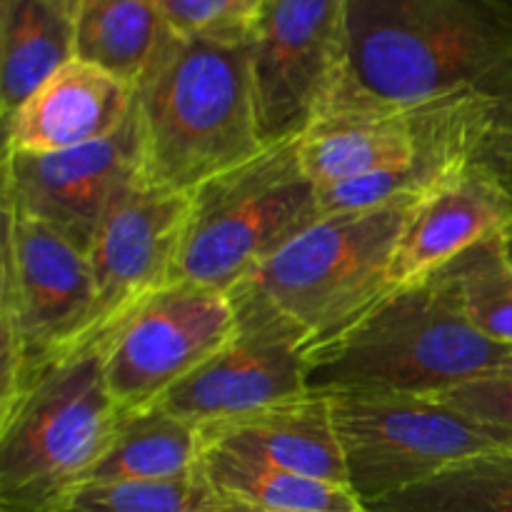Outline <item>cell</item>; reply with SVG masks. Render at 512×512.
I'll return each mask as SVG.
<instances>
[{
  "instance_id": "obj_9",
  "label": "cell",
  "mask_w": 512,
  "mask_h": 512,
  "mask_svg": "<svg viewBox=\"0 0 512 512\" xmlns=\"http://www.w3.org/2000/svg\"><path fill=\"white\" fill-rule=\"evenodd\" d=\"M188 218L190 190L143 180L110 205L88 245L93 308L75 350L100 348L145 300L180 280Z\"/></svg>"
},
{
  "instance_id": "obj_12",
  "label": "cell",
  "mask_w": 512,
  "mask_h": 512,
  "mask_svg": "<svg viewBox=\"0 0 512 512\" xmlns=\"http://www.w3.org/2000/svg\"><path fill=\"white\" fill-rule=\"evenodd\" d=\"M143 180L138 113L98 143L58 153H13L3 160V210L43 220L88 250L110 205Z\"/></svg>"
},
{
  "instance_id": "obj_26",
  "label": "cell",
  "mask_w": 512,
  "mask_h": 512,
  "mask_svg": "<svg viewBox=\"0 0 512 512\" xmlns=\"http://www.w3.org/2000/svg\"><path fill=\"white\" fill-rule=\"evenodd\" d=\"M483 163H488L495 173L503 178L512 195V113L505 115L498 123V128L490 135L488 145H485Z\"/></svg>"
},
{
  "instance_id": "obj_21",
  "label": "cell",
  "mask_w": 512,
  "mask_h": 512,
  "mask_svg": "<svg viewBox=\"0 0 512 512\" xmlns=\"http://www.w3.org/2000/svg\"><path fill=\"white\" fill-rule=\"evenodd\" d=\"M368 512H512V445L448 465L423 483L365 505Z\"/></svg>"
},
{
  "instance_id": "obj_13",
  "label": "cell",
  "mask_w": 512,
  "mask_h": 512,
  "mask_svg": "<svg viewBox=\"0 0 512 512\" xmlns=\"http://www.w3.org/2000/svg\"><path fill=\"white\" fill-rule=\"evenodd\" d=\"M233 308L238 333L158 403L198 428L255 413L308 390V353L300 335L260 305L233 300Z\"/></svg>"
},
{
  "instance_id": "obj_16",
  "label": "cell",
  "mask_w": 512,
  "mask_h": 512,
  "mask_svg": "<svg viewBox=\"0 0 512 512\" xmlns=\"http://www.w3.org/2000/svg\"><path fill=\"white\" fill-rule=\"evenodd\" d=\"M200 433L203 445L238 450L290 473L350 488L328 393L305 390L255 413L205 425Z\"/></svg>"
},
{
  "instance_id": "obj_23",
  "label": "cell",
  "mask_w": 512,
  "mask_h": 512,
  "mask_svg": "<svg viewBox=\"0 0 512 512\" xmlns=\"http://www.w3.org/2000/svg\"><path fill=\"white\" fill-rule=\"evenodd\" d=\"M45 512H230L203 473L145 483H85Z\"/></svg>"
},
{
  "instance_id": "obj_8",
  "label": "cell",
  "mask_w": 512,
  "mask_h": 512,
  "mask_svg": "<svg viewBox=\"0 0 512 512\" xmlns=\"http://www.w3.org/2000/svg\"><path fill=\"white\" fill-rule=\"evenodd\" d=\"M350 490L365 505L433 478L448 465L503 445L440 398L328 393Z\"/></svg>"
},
{
  "instance_id": "obj_15",
  "label": "cell",
  "mask_w": 512,
  "mask_h": 512,
  "mask_svg": "<svg viewBox=\"0 0 512 512\" xmlns=\"http://www.w3.org/2000/svg\"><path fill=\"white\" fill-rule=\"evenodd\" d=\"M133 108V85L73 58L5 120V150L58 153L98 143L123 128Z\"/></svg>"
},
{
  "instance_id": "obj_1",
  "label": "cell",
  "mask_w": 512,
  "mask_h": 512,
  "mask_svg": "<svg viewBox=\"0 0 512 512\" xmlns=\"http://www.w3.org/2000/svg\"><path fill=\"white\" fill-rule=\"evenodd\" d=\"M343 80L398 105L512 113V0H348Z\"/></svg>"
},
{
  "instance_id": "obj_14",
  "label": "cell",
  "mask_w": 512,
  "mask_h": 512,
  "mask_svg": "<svg viewBox=\"0 0 512 512\" xmlns=\"http://www.w3.org/2000/svg\"><path fill=\"white\" fill-rule=\"evenodd\" d=\"M500 235H512V195L488 163L473 160L415 208L390 263V293L440 273Z\"/></svg>"
},
{
  "instance_id": "obj_3",
  "label": "cell",
  "mask_w": 512,
  "mask_h": 512,
  "mask_svg": "<svg viewBox=\"0 0 512 512\" xmlns=\"http://www.w3.org/2000/svg\"><path fill=\"white\" fill-rule=\"evenodd\" d=\"M143 183L195 190L265 148L248 43L170 33L135 85Z\"/></svg>"
},
{
  "instance_id": "obj_2",
  "label": "cell",
  "mask_w": 512,
  "mask_h": 512,
  "mask_svg": "<svg viewBox=\"0 0 512 512\" xmlns=\"http://www.w3.org/2000/svg\"><path fill=\"white\" fill-rule=\"evenodd\" d=\"M512 363V345L470 323L448 270L385 295L353 325L308 353L313 393L440 398Z\"/></svg>"
},
{
  "instance_id": "obj_10",
  "label": "cell",
  "mask_w": 512,
  "mask_h": 512,
  "mask_svg": "<svg viewBox=\"0 0 512 512\" xmlns=\"http://www.w3.org/2000/svg\"><path fill=\"white\" fill-rule=\"evenodd\" d=\"M235 333L238 315L228 293L175 280L103 343L105 380L115 403L123 413L158 405Z\"/></svg>"
},
{
  "instance_id": "obj_6",
  "label": "cell",
  "mask_w": 512,
  "mask_h": 512,
  "mask_svg": "<svg viewBox=\"0 0 512 512\" xmlns=\"http://www.w3.org/2000/svg\"><path fill=\"white\" fill-rule=\"evenodd\" d=\"M318 218V188L303 168L298 135L268 143L190 190L180 280L230 293Z\"/></svg>"
},
{
  "instance_id": "obj_27",
  "label": "cell",
  "mask_w": 512,
  "mask_h": 512,
  "mask_svg": "<svg viewBox=\"0 0 512 512\" xmlns=\"http://www.w3.org/2000/svg\"><path fill=\"white\" fill-rule=\"evenodd\" d=\"M45 3L53 5V8L58 10L60 15H65V18H68L70 23L75 25V20H78L80 10L85 8V3H88V0H45Z\"/></svg>"
},
{
  "instance_id": "obj_29",
  "label": "cell",
  "mask_w": 512,
  "mask_h": 512,
  "mask_svg": "<svg viewBox=\"0 0 512 512\" xmlns=\"http://www.w3.org/2000/svg\"><path fill=\"white\" fill-rule=\"evenodd\" d=\"M365 512H368V510H365Z\"/></svg>"
},
{
  "instance_id": "obj_11",
  "label": "cell",
  "mask_w": 512,
  "mask_h": 512,
  "mask_svg": "<svg viewBox=\"0 0 512 512\" xmlns=\"http://www.w3.org/2000/svg\"><path fill=\"white\" fill-rule=\"evenodd\" d=\"M265 143L300 135L348 65V0H263L250 38Z\"/></svg>"
},
{
  "instance_id": "obj_28",
  "label": "cell",
  "mask_w": 512,
  "mask_h": 512,
  "mask_svg": "<svg viewBox=\"0 0 512 512\" xmlns=\"http://www.w3.org/2000/svg\"><path fill=\"white\" fill-rule=\"evenodd\" d=\"M18 3L20 0H0V18H3V15H8Z\"/></svg>"
},
{
  "instance_id": "obj_17",
  "label": "cell",
  "mask_w": 512,
  "mask_h": 512,
  "mask_svg": "<svg viewBox=\"0 0 512 512\" xmlns=\"http://www.w3.org/2000/svg\"><path fill=\"white\" fill-rule=\"evenodd\" d=\"M200 473L230 512H365L345 485L290 473L220 445H203Z\"/></svg>"
},
{
  "instance_id": "obj_18",
  "label": "cell",
  "mask_w": 512,
  "mask_h": 512,
  "mask_svg": "<svg viewBox=\"0 0 512 512\" xmlns=\"http://www.w3.org/2000/svg\"><path fill=\"white\" fill-rule=\"evenodd\" d=\"M200 458L203 433L198 425L163 405H150L125 415L110 448L80 485L178 480L198 473Z\"/></svg>"
},
{
  "instance_id": "obj_19",
  "label": "cell",
  "mask_w": 512,
  "mask_h": 512,
  "mask_svg": "<svg viewBox=\"0 0 512 512\" xmlns=\"http://www.w3.org/2000/svg\"><path fill=\"white\" fill-rule=\"evenodd\" d=\"M75 58V25L45 0H20L0 18L3 123L65 63Z\"/></svg>"
},
{
  "instance_id": "obj_24",
  "label": "cell",
  "mask_w": 512,
  "mask_h": 512,
  "mask_svg": "<svg viewBox=\"0 0 512 512\" xmlns=\"http://www.w3.org/2000/svg\"><path fill=\"white\" fill-rule=\"evenodd\" d=\"M155 5L178 38L250 43L263 0H155Z\"/></svg>"
},
{
  "instance_id": "obj_22",
  "label": "cell",
  "mask_w": 512,
  "mask_h": 512,
  "mask_svg": "<svg viewBox=\"0 0 512 512\" xmlns=\"http://www.w3.org/2000/svg\"><path fill=\"white\" fill-rule=\"evenodd\" d=\"M445 270L470 323L488 338L512 345V235L475 245Z\"/></svg>"
},
{
  "instance_id": "obj_7",
  "label": "cell",
  "mask_w": 512,
  "mask_h": 512,
  "mask_svg": "<svg viewBox=\"0 0 512 512\" xmlns=\"http://www.w3.org/2000/svg\"><path fill=\"white\" fill-rule=\"evenodd\" d=\"M93 308L88 250L43 220L3 210L0 418L35 375L70 355Z\"/></svg>"
},
{
  "instance_id": "obj_5",
  "label": "cell",
  "mask_w": 512,
  "mask_h": 512,
  "mask_svg": "<svg viewBox=\"0 0 512 512\" xmlns=\"http://www.w3.org/2000/svg\"><path fill=\"white\" fill-rule=\"evenodd\" d=\"M103 345L63 355L0 418V512H45L78 488L125 420Z\"/></svg>"
},
{
  "instance_id": "obj_25",
  "label": "cell",
  "mask_w": 512,
  "mask_h": 512,
  "mask_svg": "<svg viewBox=\"0 0 512 512\" xmlns=\"http://www.w3.org/2000/svg\"><path fill=\"white\" fill-rule=\"evenodd\" d=\"M440 400L483 425L498 443L512 445V363L448 390Z\"/></svg>"
},
{
  "instance_id": "obj_20",
  "label": "cell",
  "mask_w": 512,
  "mask_h": 512,
  "mask_svg": "<svg viewBox=\"0 0 512 512\" xmlns=\"http://www.w3.org/2000/svg\"><path fill=\"white\" fill-rule=\"evenodd\" d=\"M170 30L155 0H88L75 20V58L140 83Z\"/></svg>"
},
{
  "instance_id": "obj_4",
  "label": "cell",
  "mask_w": 512,
  "mask_h": 512,
  "mask_svg": "<svg viewBox=\"0 0 512 512\" xmlns=\"http://www.w3.org/2000/svg\"><path fill=\"white\" fill-rule=\"evenodd\" d=\"M420 200L320 215L230 290V300L278 315L305 353L320 348L390 293V263Z\"/></svg>"
}]
</instances>
